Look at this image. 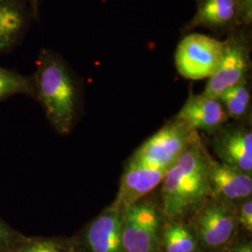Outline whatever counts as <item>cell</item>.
Returning <instances> with one entry per match:
<instances>
[{
  "label": "cell",
  "mask_w": 252,
  "mask_h": 252,
  "mask_svg": "<svg viewBox=\"0 0 252 252\" xmlns=\"http://www.w3.org/2000/svg\"><path fill=\"white\" fill-rule=\"evenodd\" d=\"M175 119L195 131L215 133L225 125L229 117L218 98L190 93Z\"/></svg>",
  "instance_id": "7c38bea8"
},
{
  "label": "cell",
  "mask_w": 252,
  "mask_h": 252,
  "mask_svg": "<svg viewBox=\"0 0 252 252\" xmlns=\"http://www.w3.org/2000/svg\"><path fill=\"white\" fill-rule=\"evenodd\" d=\"M224 41L200 33L184 36L175 52V65L185 79H208L215 72L223 54Z\"/></svg>",
  "instance_id": "5b68a950"
},
{
  "label": "cell",
  "mask_w": 252,
  "mask_h": 252,
  "mask_svg": "<svg viewBox=\"0 0 252 252\" xmlns=\"http://www.w3.org/2000/svg\"><path fill=\"white\" fill-rule=\"evenodd\" d=\"M196 1H197V0H196Z\"/></svg>",
  "instance_id": "603a6c76"
},
{
  "label": "cell",
  "mask_w": 252,
  "mask_h": 252,
  "mask_svg": "<svg viewBox=\"0 0 252 252\" xmlns=\"http://www.w3.org/2000/svg\"><path fill=\"white\" fill-rule=\"evenodd\" d=\"M219 100L229 118L241 120L249 114L252 105V94L248 79L223 92Z\"/></svg>",
  "instance_id": "9a60e30c"
},
{
  "label": "cell",
  "mask_w": 252,
  "mask_h": 252,
  "mask_svg": "<svg viewBox=\"0 0 252 252\" xmlns=\"http://www.w3.org/2000/svg\"><path fill=\"white\" fill-rule=\"evenodd\" d=\"M9 252H70L62 241L52 238L20 240Z\"/></svg>",
  "instance_id": "ac0fdd59"
},
{
  "label": "cell",
  "mask_w": 252,
  "mask_h": 252,
  "mask_svg": "<svg viewBox=\"0 0 252 252\" xmlns=\"http://www.w3.org/2000/svg\"><path fill=\"white\" fill-rule=\"evenodd\" d=\"M32 18L36 21L39 20V9H40V0H27Z\"/></svg>",
  "instance_id": "44dd1931"
},
{
  "label": "cell",
  "mask_w": 252,
  "mask_h": 252,
  "mask_svg": "<svg viewBox=\"0 0 252 252\" xmlns=\"http://www.w3.org/2000/svg\"><path fill=\"white\" fill-rule=\"evenodd\" d=\"M236 220L239 224L243 226L248 232L252 231V198L247 199L239 203L235 208Z\"/></svg>",
  "instance_id": "ffe728a7"
},
{
  "label": "cell",
  "mask_w": 252,
  "mask_h": 252,
  "mask_svg": "<svg viewBox=\"0 0 252 252\" xmlns=\"http://www.w3.org/2000/svg\"><path fill=\"white\" fill-rule=\"evenodd\" d=\"M160 218L152 203L139 201L124 208L125 252H157Z\"/></svg>",
  "instance_id": "52a82bcc"
},
{
  "label": "cell",
  "mask_w": 252,
  "mask_h": 252,
  "mask_svg": "<svg viewBox=\"0 0 252 252\" xmlns=\"http://www.w3.org/2000/svg\"><path fill=\"white\" fill-rule=\"evenodd\" d=\"M124 208L113 202L104 209L84 233L89 252H125L123 245Z\"/></svg>",
  "instance_id": "30bf717a"
},
{
  "label": "cell",
  "mask_w": 252,
  "mask_h": 252,
  "mask_svg": "<svg viewBox=\"0 0 252 252\" xmlns=\"http://www.w3.org/2000/svg\"><path fill=\"white\" fill-rule=\"evenodd\" d=\"M19 241L18 234L0 219V252H10Z\"/></svg>",
  "instance_id": "d6986e66"
},
{
  "label": "cell",
  "mask_w": 252,
  "mask_h": 252,
  "mask_svg": "<svg viewBox=\"0 0 252 252\" xmlns=\"http://www.w3.org/2000/svg\"><path fill=\"white\" fill-rule=\"evenodd\" d=\"M252 37L249 27L232 31L224 40L221 59L207 81L203 94L218 98L229 88L248 79L251 69Z\"/></svg>",
  "instance_id": "277c9868"
},
{
  "label": "cell",
  "mask_w": 252,
  "mask_h": 252,
  "mask_svg": "<svg viewBox=\"0 0 252 252\" xmlns=\"http://www.w3.org/2000/svg\"><path fill=\"white\" fill-rule=\"evenodd\" d=\"M207 154L197 137L162 180V212L171 220L196 211L210 196Z\"/></svg>",
  "instance_id": "7a4b0ae2"
},
{
  "label": "cell",
  "mask_w": 252,
  "mask_h": 252,
  "mask_svg": "<svg viewBox=\"0 0 252 252\" xmlns=\"http://www.w3.org/2000/svg\"><path fill=\"white\" fill-rule=\"evenodd\" d=\"M32 18L27 0H0V55L18 44Z\"/></svg>",
  "instance_id": "5bb4252c"
},
{
  "label": "cell",
  "mask_w": 252,
  "mask_h": 252,
  "mask_svg": "<svg viewBox=\"0 0 252 252\" xmlns=\"http://www.w3.org/2000/svg\"><path fill=\"white\" fill-rule=\"evenodd\" d=\"M237 224L234 206L213 198L199 207L193 219L199 240L210 249L228 243L234 236Z\"/></svg>",
  "instance_id": "ba28073f"
},
{
  "label": "cell",
  "mask_w": 252,
  "mask_h": 252,
  "mask_svg": "<svg viewBox=\"0 0 252 252\" xmlns=\"http://www.w3.org/2000/svg\"><path fill=\"white\" fill-rule=\"evenodd\" d=\"M234 252H252V244H243V245L237 247Z\"/></svg>",
  "instance_id": "7402d4cb"
},
{
  "label": "cell",
  "mask_w": 252,
  "mask_h": 252,
  "mask_svg": "<svg viewBox=\"0 0 252 252\" xmlns=\"http://www.w3.org/2000/svg\"><path fill=\"white\" fill-rule=\"evenodd\" d=\"M166 172L144 164L128 162L121 179L120 189L114 203L125 208L141 201L162 183Z\"/></svg>",
  "instance_id": "4fadbf2b"
},
{
  "label": "cell",
  "mask_w": 252,
  "mask_h": 252,
  "mask_svg": "<svg viewBox=\"0 0 252 252\" xmlns=\"http://www.w3.org/2000/svg\"><path fill=\"white\" fill-rule=\"evenodd\" d=\"M33 81L35 98L46 118L60 135H68L76 125L81 107V88L68 63L53 50L39 51Z\"/></svg>",
  "instance_id": "6da1fadb"
},
{
  "label": "cell",
  "mask_w": 252,
  "mask_h": 252,
  "mask_svg": "<svg viewBox=\"0 0 252 252\" xmlns=\"http://www.w3.org/2000/svg\"><path fill=\"white\" fill-rule=\"evenodd\" d=\"M18 94L35 98L33 77L22 75L0 65V101Z\"/></svg>",
  "instance_id": "2e32d148"
},
{
  "label": "cell",
  "mask_w": 252,
  "mask_h": 252,
  "mask_svg": "<svg viewBox=\"0 0 252 252\" xmlns=\"http://www.w3.org/2000/svg\"><path fill=\"white\" fill-rule=\"evenodd\" d=\"M197 137V131L174 118L146 140L128 162L167 171Z\"/></svg>",
  "instance_id": "3957f363"
},
{
  "label": "cell",
  "mask_w": 252,
  "mask_h": 252,
  "mask_svg": "<svg viewBox=\"0 0 252 252\" xmlns=\"http://www.w3.org/2000/svg\"><path fill=\"white\" fill-rule=\"evenodd\" d=\"M213 149L220 162L252 175V133L246 127L234 126L215 132Z\"/></svg>",
  "instance_id": "8fae6325"
},
{
  "label": "cell",
  "mask_w": 252,
  "mask_h": 252,
  "mask_svg": "<svg viewBox=\"0 0 252 252\" xmlns=\"http://www.w3.org/2000/svg\"><path fill=\"white\" fill-rule=\"evenodd\" d=\"M207 177L210 196L234 205L252 198V175L207 157Z\"/></svg>",
  "instance_id": "9c48e42d"
},
{
  "label": "cell",
  "mask_w": 252,
  "mask_h": 252,
  "mask_svg": "<svg viewBox=\"0 0 252 252\" xmlns=\"http://www.w3.org/2000/svg\"><path fill=\"white\" fill-rule=\"evenodd\" d=\"M162 243L166 252H194L196 242L186 226L173 222L163 233Z\"/></svg>",
  "instance_id": "e0dca14e"
},
{
  "label": "cell",
  "mask_w": 252,
  "mask_h": 252,
  "mask_svg": "<svg viewBox=\"0 0 252 252\" xmlns=\"http://www.w3.org/2000/svg\"><path fill=\"white\" fill-rule=\"evenodd\" d=\"M197 9L183 28L189 32L199 27L216 32H232L252 24V0H197Z\"/></svg>",
  "instance_id": "8992f818"
}]
</instances>
